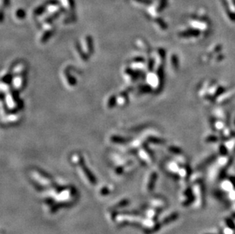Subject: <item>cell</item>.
Segmentation results:
<instances>
[{
  "mask_svg": "<svg viewBox=\"0 0 235 234\" xmlns=\"http://www.w3.org/2000/svg\"><path fill=\"white\" fill-rule=\"evenodd\" d=\"M4 1V4L5 5H8V0H3Z\"/></svg>",
  "mask_w": 235,
  "mask_h": 234,
  "instance_id": "cell-1",
  "label": "cell"
}]
</instances>
